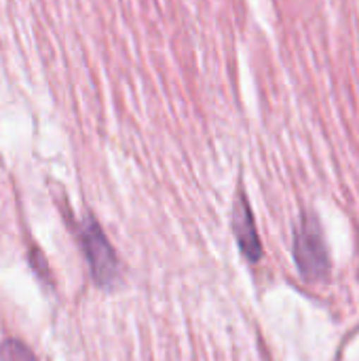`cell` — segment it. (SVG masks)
Listing matches in <instances>:
<instances>
[{"mask_svg":"<svg viewBox=\"0 0 359 361\" xmlns=\"http://www.w3.org/2000/svg\"><path fill=\"white\" fill-rule=\"evenodd\" d=\"M78 243L91 269V277L97 286L110 288L121 275L116 252L112 250L108 237L93 218H85L78 226Z\"/></svg>","mask_w":359,"mask_h":361,"instance_id":"obj_1","label":"cell"},{"mask_svg":"<svg viewBox=\"0 0 359 361\" xmlns=\"http://www.w3.org/2000/svg\"><path fill=\"white\" fill-rule=\"evenodd\" d=\"M294 258L298 271L309 279H320L328 271L326 243L320 224L313 218H305L294 239Z\"/></svg>","mask_w":359,"mask_h":361,"instance_id":"obj_2","label":"cell"},{"mask_svg":"<svg viewBox=\"0 0 359 361\" xmlns=\"http://www.w3.org/2000/svg\"><path fill=\"white\" fill-rule=\"evenodd\" d=\"M233 231H235L237 243L241 247V254L250 262H258L260 256H262V247H260V239H258V233H256L254 216H252L250 205H248V201L243 197H237V203H235Z\"/></svg>","mask_w":359,"mask_h":361,"instance_id":"obj_3","label":"cell"},{"mask_svg":"<svg viewBox=\"0 0 359 361\" xmlns=\"http://www.w3.org/2000/svg\"><path fill=\"white\" fill-rule=\"evenodd\" d=\"M0 361H38L34 353L19 341L8 338L0 345Z\"/></svg>","mask_w":359,"mask_h":361,"instance_id":"obj_4","label":"cell"}]
</instances>
